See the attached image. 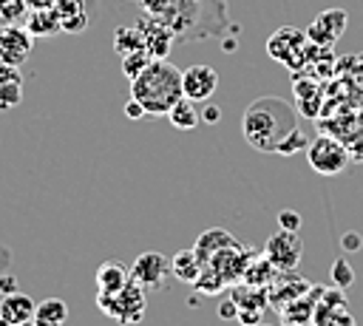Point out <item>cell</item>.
I'll return each mask as SVG.
<instances>
[{
	"instance_id": "obj_1",
	"label": "cell",
	"mask_w": 363,
	"mask_h": 326,
	"mask_svg": "<svg viewBox=\"0 0 363 326\" xmlns=\"http://www.w3.org/2000/svg\"><path fill=\"white\" fill-rule=\"evenodd\" d=\"M241 133L261 153L292 156L298 150H306L309 145L303 130L298 128L295 108L281 96H261L250 102L241 119Z\"/></svg>"
},
{
	"instance_id": "obj_2",
	"label": "cell",
	"mask_w": 363,
	"mask_h": 326,
	"mask_svg": "<svg viewBox=\"0 0 363 326\" xmlns=\"http://www.w3.org/2000/svg\"><path fill=\"white\" fill-rule=\"evenodd\" d=\"M142 9L167 23L182 45L221 37L230 28V0H142Z\"/></svg>"
},
{
	"instance_id": "obj_3",
	"label": "cell",
	"mask_w": 363,
	"mask_h": 326,
	"mask_svg": "<svg viewBox=\"0 0 363 326\" xmlns=\"http://www.w3.org/2000/svg\"><path fill=\"white\" fill-rule=\"evenodd\" d=\"M130 96L147 111V116H167V111L184 96L182 71L167 60H153L139 77L130 79Z\"/></svg>"
},
{
	"instance_id": "obj_4",
	"label": "cell",
	"mask_w": 363,
	"mask_h": 326,
	"mask_svg": "<svg viewBox=\"0 0 363 326\" xmlns=\"http://www.w3.org/2000/svg\"><path fill=\"white\" fill-rule=\"evenodd\" d=\"M96 306L102 309V315L119 320V323H139L142 315H145V289L136 283V281H128L119 292L108 295V292H99L96 295Z\"/></svg>"
},
{
	"instance_id": "obj_5",
	"label": "cell",
	"mask_w": 363,
	"mask_h": 326,
	"mask_svg": "<svg viewBox=\"0 0 363 326\" xmlns=\"http://www.w3.org/2000/svg\"><path fill=\"white\" fill-rule=\"evenodd\" d=\"M306 162L320 176H340L352 159H349V147L340 139H335L329 133H318L306 145Z\"/></svg>"
},
{
	"instance_id": "obj_6",
	"label": "cell",
	"mask_w": 363,
	"mask_h": 326,
	"mask_svg": "<svg viewBox=\"0 0 363 326\" xmlns=\"http://www.w3.org/2000/svg\"><path fill=\"white\" fill-rule=\"evenodd\" d=\"M306 31L301 28H292V26H284L278 28L269 40H267V54L278 62H284L286 68H298V62L303 60L306 54Z\"/></svg>"
},
{
	"instance_id": "obj_7",
	"label": "cell",
	"mask_w": 363,
	"mask_h": 326,
	"mask_svg": "<svg viewBox=\"0 0 363 326\" xmlns=\"http://www.w3.org/2000/svg\"><path fill=\"white\" fill-rule=\"evenodd\" d=\"M264 255L269 258V264L278 272H292L298 266L301 255H303V241L292 230H278L275 235H269V241L264 247Z\"/></svg>"
},
{
	"instance_id": "obj_8",
	"label": "cell",
	"mask_w": 363,
	"mask_h": 326,
	"mask_svg": "<svg viewBox=\"0 0 363 326\" xmlns=\"http://www.w3.org/2000/svg\"><path fill=\"white\" fill-rule=\"evenodd\" d=\"M170 275V258L162 252H142L130 264V281H136L142 289H162Z\"/></svg>"
},
{
	"instance_id": "obj_9",
	"label": "cell",
	"mask_w": 363,
	"mask_h": 326,
	"mask_svg": "<svg viewBox=\"0 0 363 326\" xmlns=\"http://www.w3.org/2000/svg\"><path fill=\"white\" fill-rule=\"evenodd\" d=\"M31 34L20 23L0 26V65H23L31 54Z\"/></svg>"
},
{
	"instance_id": "obj_10",
	"label": "cell",
	"mask_w": 363,
	"mask_h": 326,
	"mask_svg": "<svg viewBox=\"0 0 363 326\" xmlns=\"http://www.w3.org/2000/svg\"><path fill=\"white\" fill-rule=\"evenodd\" d=\"M346 23H349V14H346L343 9H326V11H320V14L309 23L306 40H309L312 45L329 48V45H335V43L340 40V34L346 31Z\"/></svg>"
},
{
	"instance_id": "obj_11",
	"label": "cell",
	"mask_w": 363,
	"mask_h": 326,
	"mask_svg": "<svg viewBox=\"0 0 363 326\" xmlns=\"http://www.w3.org/2000/svg\"><path fill=\"white\" fill-rule=\"evenodd\" d=\"M252 249L247 247V244H233V247H224V249H218L207 264L227 281V283H238L241 278H244V269H247V264L252 261Z\"/></svg>"
},
{
	"instance_id": "obj_12",
	"label": "cell",
	"mask_w": 363,
	"mask_h": 326,
	"mask_svg": "<svg viewBox=\"0 0 363 326\" xmlns=\"http://www.w3.org/2000/svg\"><path fill=\"white\" fill-rule=\"evenodd\" d=\"M218 88V71L213 65H190L182 71V91L193 102H207Z\"/></svg>"
},
{
	"instance_id": "obj_13",
	"label": "cell",
	"mask_w": 363,
	"mask_h": 326,
	"mask_svg": "<svg viewBox=\"0 0 363 326\" xmlns=\"http://www.w3.org/2000/svg\"><path fill=\"white\" fill-rule=\"evenodd\" d=\"M136 26H139V31H142V40H145V48L150 51V57H153V60H164L167 51L173 48V43H176L173 28H170L167 23H162L159 17H153V14H145Z\"/></svg>"
},
{
	"instance_id": "obj_14",
	"label": "cell",
	"mask_w": 363,
	"mask_h": 326,
	"mask_svg": "<svg viewBox=\"0 0 363 326\" xmlns=\"http://www.w3.org/2000/svg\"><path fill=\"white\" fill-rule=\"evenodd\" d=\"M34 300L26 295V292H6L0 298V320L6 326H20L26 320H34Z\"/></svg>"
},
{
	"instance_id": "obj_15",
	"label": "cell",
	"mask_w": 363,
	"mask_h": 326,
	"mask_svg": "<svg viewBox=\"0 0 363 326\" xmlns=\"http://www.w3.org/2000/svg\"><path fill=\"white\" fill-rule=\"evenodd\" d=\"M128 281H130V266L122 264V261H116V258L102 261L99 269H96V289H99V292L113 295V292H119Z\"/></svg>"
},
{
	"instance_id": "obj_16",
	"label": "cell",
	"mask_w": 363,
	"mask_h": 326,
	"mask_svg": "<svg viewBox=\"0 0 363 326\" xmlns=\"http://www.w3.org/2000/svg\"><path fill=\"white\" fill-rule=\"evenodd\" d=\"M23 99V74L20 65H0V111L17 108Z\"/></svg>"
},
{
	"instance_id": "obj_17",
	"label": "cell",
	"mask_w": 363,
	"mask_h": 326,
	"mask_svg": "<svg viewBox=\"0 0 363 326\" xmlns=\"http://www.w3.org/2000/svg\"><path fill=\"white\" fill-rule=\"evenodd\" d=\"M23 26L28 28L31 37H54L57 31H62V20L57 9H28Z\"/></svg>"
},
{
	"instance_id": "obj_18",
	"label": "cell",
	"mask_w": 363,
	"mask_h": 326,
	"mask_svg": "<svg viewBox=\"0 0 363 326\" xmlns=\"http://www.w3.org/2000/svg\"><path fill=\"white\" fill-rule=\"evenodd\" d=\"M233 244H238V241L233 238V232H227L224 227H210V230H204V232L196 238L193 249H196V255L201 258V264H207L218 249L233 247Z\"/></svg>"
},
{
	"instance_id": "obj_19",
	"label": "cell",
	"mask_w": 363,
	"mask_h": 326,
	"mask_svg": "<svg viewBox=\"0 0 363 326\" xmlns=\"http://www.w3.org/2000/svg\"><path fill=\"white\" fill-rule=\"evenodd\" d=\"M201 266H204V264H201V258L196 255L193 247L179 249V252L170 258V275H173L176 281H182V283H196Z\"/></svg>"
},
{
	"instance_id": "obj_20",
	"label": "cell",
	"mask_w": 363,
	"mask_h": 326,
	"mask_svg": "<svg viewBox=\"0 0 363 326\" xmlns=\"http://www.w3.org/2000/svg\"><path fill=\"white\" fill-rule=\"evenodd\" d=\"M65 320H68V303L62 298H45L34 306L37 326H65Z\"/></svg>"
},
{
	"instance_id": "obj_21",
	"label": "cell",
	"mask_w": 363,
	"mask_h": 326,
	"mask_svg": "<svg viewBox=\"0 0 363 326\" xmlns=\"http://www.w3.org/2000/svg\"><path fill=\"white\" fill-rule=\"evenodd\" d=\"M167 119H170V125H173L176 130H193V128L201 122V111L196 108L193 99L182 96V99L167 111Z\"/></svg>"
},
{
	"instance_id": "obj_22",
	"label": "cell",
	"mask_w": 363,
	"mask_h": 326,
	"mask_svg": "<svg viewBox=\"0 0 363 326\" xmlns=\"http://www.w3.org/2000/svg\"><path fill=\"white\" fill-rule=\"evenodd\" d=\"M315 303H318L315 295L306 292V295L289 300L286 306H281L278 312H281L284 323H312V317H315Z\"/></svg>"
},
{
	"instance_id": "obj_23",
	"label": "cell",
	"mask_w": 363,
	"mask_h": 326,
	"mask_svg": "<svg viewBox=\"0 0 363 326\" xmlns=\"http://www.w3.org/2000/svg\"><path fill=\"white\" fill-rule=\"evenodd\" d=\"M275 275H278V269L269 264V258L267 255H252V261L247 264V269H244V283H252V286H269L272 281H275Z\"/></svg>"
},
{
	"instance_id": "obj_24",
	"label": "cell",
	"mask_w": 363,
	"mask_h": 326,
	"mask_svg": "<svg viewBox=\"0 0 363 326\" xmlns=\"http://www.w3.org/2000/svg\"><path fill=\"white\" fill-rule=\"evenodd\" d=\"M312 326H354V317L346 303L343 306H318L315 303Z\"/></svg>"
},
{
	"instance_id": "obj_25",
	"label": "cell",
	"mask_w": 363,
	"mask_h": 326,
	"mask_svg": "<svg viewBox=\"0 0 363 326\" xmlns=\"http://www.w3.org/2000/svg\"><path fill=\"white\" fill-rule=\"evenodd\" d=\"M139 48H145V40H142L139 26H119L113 31V51L119 57H125L130 51H139Z\"/></svg>"
},
{
	"instance_id": "obj_26",
	"label": "cell",
	"mask_w": 363,
	"mask_h": 326,
	"mask_svg": "<svg viewBox=\"0 0 363 326\" xmlns=\"http://www.w3.org/2000/svg\"><path fill=\"white\" fill-rule=\"evenodd\" d=\"M230 283L210 266V264H204L201 266V272H199V278H196V289L201 292V295H218V292H224Z\"/></svg>"
},
{
	"instance_id": "obj_27",
	"label": "cell",
	"mask_w": 363,
	"mask_h": 326,
	"mask_svg": "<svg viewBox=\"0 0 363 326\" xmlns=\"http://www.w3.org/2000/svg\"><path fill=\"white\" fill-rule=\"evenodd\" d=\"M150 62H153V57H150V51H147V48L130 51V54H125V57H122V74H125L128 79H133V77H139Z\"/></svg>"
},
{
	"instance_id": "obj_28",
	"label": "cell",
	"mask_w": 363,
	"mask_h": 326,
	"mask_svg": "<svg viewBox=\"0 0 363 326\" xmlns=\"http://www.w3.org/2000/svg\"><path fill=\"white\" fill-rule=\"evenodd\" d=\"M329 275H332V286L349 289V286L354 283V269H352V264H349L346 258H335V261H332Z\"/></svg>"
},
{
	"instance_id": "obj_29",
	"label": "cell",
	"mask_w": 363,
	"mask_h": 326,
	"mask_svg": "<svg viewBox=\"0 0 363 326\" xmlns=\"http://www.w3.org/2000/svg\"><path fill=\"white\" fill-rule=\"evenodd\" d=\"M28 14L26 0H0V20L3 23H23Z\"/></svg>"
},
{
	"instance_id": "obj_30",
	"label": "cell",
	"mask_w": 363,
	"mask_h": 326,
	"mask_svg": "<svg viewBox=\"0 0 363 326\" xmlns=\"http://www.w3.org/2000/svg\"><path fill=\"white\" fill-rule=\"evenodd\" d=\"M54 9L60 11V20H68V17H77V14H85L88 11L85 0H57Z\"/></svg>"
},
{
	"instance_id": "obj_31",
	"label": "cell",
	"mask_w": 363,
	"mask_h": 326,
	"mask_svg": "<svg viewBox=\"0 0 363 326\" xmlns=\"http://www.w3.org/2000/svg\"><path fill=\"white\" fill-rule=\"evenodd\" d=\"M278 224H281V230L298 232V230H301V213H295V210H281V213H278Z\"/></svg>"
},
{
	"instance_id": "obj_32",
	"label": "cell",
	"mask_w": 363,
	"mask_h": 326,
	"mask_svg": "<svg viewBox=\"0 0 363 326\" xmlns=\"http://www.w3.org/2000/svg\"><path fill=\"white\" fill-rule=\"evenodd\" d=\"M85 28H88V11L62 20V31H65V34H79V31H85Z\"/></svg>"
},
{
	"instance_id": "obj_33",
	"label": "cell",
	"mask_w": 363,
	"mask_h": 326,
	"mask_svg": "<svg viewBox=\"0 0 363 326\" xmlns=\"http://www.w3.org/2000/svg\"><path fill=\"white\" fill-rule=\"evenodd\" d=\"M218 317H221V320H235V317H238V303L233 300V295L218 303Z\"/></svg>"
},
{
	"instance_id": "obj_34",
	"label": "cell",
	"mask_w": 363,
	"mask_h": 326,
	"mask_svg": "<svg viewBox=\"0 0 363 326\" xmlns=\"http://www.w3.org/2000/svg\"><path fill=\"white\" fill-rule=\"evenodd\" d=\"M340 247H343L346 252H357V249H363V235H360V232H343Z\"/></svg>"
},
{
	"instance_id": "obj_35",
	"label": "cell",
	"mask_w": 363,
	"mask_h": 326,
	"mask_svg": "<svg viewBox=\"0 0 363 326\" xmlns=\"http://www.w3.org/2000/svg\"><path fill=\"white\" fill-rule=\"evenodd\" d=\"M235 320L244 323V326H255V323H261V309H238Z\"/></svg>"
},
{
	"instance_id": "obj_36",
	"label": "cell",
	"mask_w": 363,
	"mask_h": 326,
	"mask_svg": "<svg viewBox=\"0 0 363 326\" xmlns=\"http://www.w3.org/2000/svg\"><path fill=\"white\" fill-rule=\"evenodd\" d=\"M346 147H349V159H352V162H363V136H360V133H357Z\"/></svg>"
},
{
	"instance_id": "obj_37",
	"label": "cell",
	"mask_w": 363,
	"mask_h": 326,
	"mask_svg": "<svg viewBox=\"0 0 363 326\" xmlns=\"http://www.w3.org/2000/svg\"><path fill=\"white\" fill-rule=\"evenodd\" d=\"M125 116H128V119H142V116H147V111H145V108L130 96V99H128V105H125Z\"/></svg>"
},
{
	"instance_id": "obj_38",
	"label": "cell",
	"mask_w": 363,
	"mask_h": 326,
	"mask_svg": "<svg viewBox=\"0 0 363 326\" xmlns=\"http://www.w3.org/2000/svg\"><path fill=\"white\" fill-rule=\"evenodd\" d=\"M14 289H17V278L11 275V269H9V272H0V295L14 292Z\"/></svg>"
},
{
	"instance_id": "obj_39",
	"label": "cell",
	"mask_w": 363,
	"mask_h": 326,
	"mask_svg": "<svg viewBox=\"0 0 363 326\" xmlns=\"http://www.w3.org/2000/svg\"><path fill=\"white\" fill-rule=\"evenodd\" d=\"M221 119V108L218 105H207L204 111H201V122H207V125H216Z\"/></svg>"
},
{
	"instance_id": "obj_40",
	"label": "cell",
	"mask_w": 363,
	"mask_h": 326,
	"mask_svg": "<svg viewBox=\"0 0 363 326\" xmlns=\"http://www.w3.org/2000/svg\"><path fill=\"white\" fill-rule=\"evenodd\" d=\"M9 266H11V252L0 244V272H9Z\"/></svg>"
},
{
	"instance_id": "obj_41",
	"label": "cell",
	"mask_w": 363,
	"mask_h": 326,
	"mask_svg": "<svg viewBox=\"0 0 363 326\" xmlns=\"http://www.w3.org/2000/svg\"><path fill=\"white\" fill-rule=\"evenodd\" d=\"M26 3H28V9H54L57 0H26Z\"/></svg>"
},
{
	"instance_id": "obj_42",
	"label": "cell",
	"mask_w": 363,
	"mask_h": 326,
	"mask_svg": "<svg viewBox=\"0 0 363 326\" xmlns=\"http://www.w3.org/2000/svg\"><path fill=\"white\" fill-rule=\"evenodd\" d=\"M284 326H312V323H284Z\"/></svg>"
},
{
	"instance_id": "obj_43",
	"label": "cell",
	"mask_w": 363,
	"mask_h": 326,
	"mask_svg": "<svg viewBox=\"0 0 363 326\" xmlns=\"http://www.w3.org/2000/svg\"><path fill=\"white\" fill-rule=\"evenodd\" d=\"M20 326H37V323H34V320H26V323H20Z\"/></svg>"
},
{
	"instance_id": "obj_44",
	"label": "cell",
	"mask_w": 363,
	"mask_h": 326,
	"mask_svg": "<svg viewBox=\"0 0 363 326\" xmlns=\"http://www.w3.org/2000/svg\"><path fill=\"white\" fill-rule=\"evenodd\" d=\"M255 326H272V323H264V320H261V323H255Z\"/></svg>"
},
{
	"instance_id": "obj_45",
	"label": "cell",
	"mask_w": 363,
	"mask_h": 326,
	"mask_svg": "<svg viewBox=\"0 0 363 326\" xmlns=\"http://www.w3.org/2000/svg\"><path fill=\"white\" fill-rule=\"evenodd\" d=\"M0 326H6V323H3V320H0Z\"/></svg>"
},
{
	"instance_id": "obj_46",
	"label": "cell",
	"mask_w": 363,
	"mask_h": 326,
	"mask_svg": "<svg viewBox=\"0 0 363 326\" xmlns=\"http://www.w3.org/2000/svg\"><path fill=\"white\" fill-rule=\"evenodd\" d=\"M136 3H142V0H136Z\"/></svg>"
}]
</instances>
